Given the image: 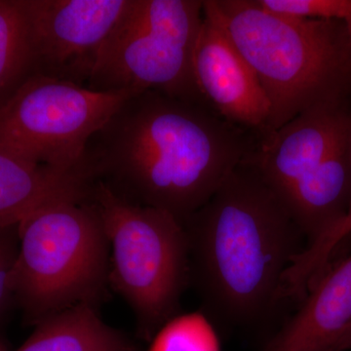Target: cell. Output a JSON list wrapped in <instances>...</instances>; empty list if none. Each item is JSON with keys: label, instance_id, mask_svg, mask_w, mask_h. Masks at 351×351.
Segmentation results:
<instances>
[{"label": "cell", "instance_id": "cell-18", "mask_svg": "<svg viewBox=\"0 0 351 351\" xmlns=\"http://www.w3.org/2000/svg\"><path fill=\"white\" fill-rule=\"evenodd\" d=\"M351 350V325L339 337L338 341L334 346L332 351H350Z\"/></svg>", "mask_w": 351, "mask_h": 351}, {"label": "cell", "instance_id": "cell-1", "mask_svg": "<svg viewBox=\"0 0 351 351\" xmlns=\"http://www.w3.org/2000/svg\"><path fill=\"white\" fill-rule=\"evenodd\" d=\"M255 142L204 104L145 91L92 136L82 166L122 199L162 210L184 226Z\"/></svg>", "mask_w": 351, "mask_h": 351}, {"label": "cell", "instance_id": "cell-10", "mask_svg": "<svg viewBox=\"0 0 351 351\" xmlns=\"http://www.w3.org/2000/svg\"><path fill=\"white\" fill-rule=\"evenodd\" d=\"M351 325V254L313 284L292 317L258 351H332Z\"/></svg>", "mask_w": 351, "mask_h": 351}, {"label": "cell", "instance_id": "cell-12", "mask_svg": "<svg viewBox=\"0 0 351 351\" xmlns=\"http://www.w3.org/2000/svg\"><path fill=\"white\" fill-rule=\"evenodd\" d=\"M18 351H138L101 320L93 304H77L36 324Z\"/></svg>", "mask_w": 351, "mask_h": 351}, {"label": "cell", "instance_id": "cell-6", "mask_svg": "<svg viewBox=\"0 0 351 351\" xmlns=\"http://www.w3.org/2000/svg\"><path fill=\"white\" fill-rule=\"evenodd\" d=\"M202 21L203 0H130L101 46L86 87L156 91L204 104L193 68Z\"/></svg>", "mask_w": 351, "mask_h": 351}, {"label": "cell", "instance_id": "cell-9", "mask_svg": "<svg viewBox=\"0 0 351 351\" xmlns=\"http://www.w3.org/2000/svg\"><path fill=\"white\" fill-rule=\"evenodd\" d=\"M193 68L198 93L208 108L255 135L267 130L269 101L255 71L225 31L205 14Z\"/></svg>", "mask_w": 351, "mask_h": 351}, {"label": "cell", "instance_id": "cell-16", "mask_svg": "<svg viewBox=\"0 0 351 351\" xmlns=\"http://www.w3.org/2000/svg\"><path fill=\"white\" fill-rule=\"evenodd\" d=\"M18 225L0 230V309L13 294V274L17 260Z\"/></svg>", "mask_w": 351, "mask_h": 351}, {"label": "cell", "instance_id": "cell-19", "mask_svg": "<svg viewBox=\"0 0 351 351\" xmlns=\"http://www.w3.org/2000/svg\"><path fill=\"white\" fill-rule=\"evenodd\" d=\"M345 23L346 25V29H348V36H350V38L351 40V13L350 15L348 16V18H346Z\"/></svg>", "mask_w": 351, "mask_h": 351}, {"label": "cell", "instance_id": "cell-7", "mask_svg": "<svg viewBox=\"0 0 351 351\" xmlns=\"http://www.w3.org/2000/svg\"><path fill=\"white\" fill-rule=\"evenodd\" d=\"M136 94L34 75L0 108V149L36 165L78 169L92 136Z\"/></svg>", "mask_w": 351, "mask_h": 351}, {"label": "cell", "instance_id": "cell-13", "mask_svg": "<svg viewBox=\"0 0 351 351\" xmlns=\"http://www.w3.org/2000/svg\"><path fill=\"white\" fill-rule=\"evenodd\" d=\"M36 75L29 22L21 0H0V108Z\"/></svg>", "mask_w": 351, "mask_h": 351}, {"label": "cell", "instance_id": "cell-5", "mask_svg": "<svg viewBox=\"0 0 351 351\" xmlns=\"http://www.w3.org/2000/svg\"><path fill=\"white\" fill-rule=\"evenodd\" d=\"M93 199L110 243V283L152 339L176 315L191 281L188 234L175 217L122 199L95 182Z\"/></svg>", "mask_w": 351, "mask_h": 351}, {"label": "cell", "instance_id": "cell-4", "mask_svg": "<svg viewBox=\"0 0 351 351\" xmlns=\"http://www.w3.org/2000/svg\"><path fill=\"white\" fill-rule=\"evenodd\" d=\"M18 239L13 295L29 322L100 302L110 282V249L93 199L39 208L20 221Z\"/></svg>", "mask_w": 351, "mask_h": 351}, {"label": "cell", "instance_id": "cell-17", "mask_svg": "<svg viewBox=\"0 0 351 351\" xmlns=\"http://www.w3.org/2000/svg\"><path fill=\"white\" fill-rule=\"evenodd\" d=\"M350 235L351 216H348L328 234V241L332 246H339Z\"/></svg>", "mask_w": 351, "mask_h": 351}, {"label": "cell", "instance_id": "cell-11", "mask_svg": "<svg viewBox=\"0 0 351 351\" xmlns=\"http://www.w3.org/2000/svg\"><path fill=\"white\" fill-rule=\"evenodd\" d=\"M95 182L82 167L36 165L0 149V230L19 225L39 208L61 201H89Z\"/></svg>", "mask_w": 351, "mask_h": 351}, {"label": "cell", "instance_id": "cell-2", "mask_svg": "<svg viewBox=\"0 0 351 351\" xmlns=\"http://www.w3.org/2000/svg\"><path fill=\"white\" fill-rule=\"evenodd\" d=\"M184 226L191 280L210 319L256 327L287 301L284 277L306 237L248 163L242 161Z\"/></svg>", "mask_w": 351, "mask_h": 351}, {"label": "cell", "instance_id": "cell-15", "mask_svg": "<svg viewBox=\"0 0 351 351\" xmlns=\"http://www.w3.org/2000/svg\"><path fill=\"white\" fill-rule=\"evenodd\" d=\"M263 10L298 19L346 21L351 0H256Z\"/></svg>", "mask_w": 351, "mask_h": 351}, {"label": "cell", "instance_id": "cell-20", "mask_svg": "<svg viewBox=\"0 0 351 351\" xmlns=\"http://www.w3.org/2000/svg\"><path fill=\"white\" fill-rule=\"evenodd\" d=\"M348 216H351V201H350V210H348V216H346V217H348ZM346 218H345V219H346Z\"/></svg>", "mask_w": 351, "mask_h": 351}, {"label": "cell", "instance_id": "cell-14", "mask_svg": "<svg viewBox=\"0 0 351 351\" xmlns=\"http://www.w3.org/2000/svg\"><path fill=\"white\" fill-rule=\"evenodd\" d=\"M149 351H221L211 319L203 313L176 315L152 338Z\"/></svg>", "mask_w": 351, "mask_h": 351}, {"label": "cell", "instance_id": "cell-8", "mask_svg": "<svg viewBox=\"0 0 351 351\" xmlns=\"http://www.w3.org/2000/svg\"><path fill=\"white\" fill-rule=\"evenodd\" d=\"M36 75L86 87L106 39L130 0H21Z\"/></svg>", "mask_w": 351, "mask_h": 351}, {"label": "cell", "instance_id": "cell-3", "mask_svg": "<svg viewBox=\"0 0 351 351\" xmlns=\"http://www.w3.org/2000/svg\"><path fill=\"white\" fill-rule=\"evenodd\" d=\"M203 14L255 71L270 105L265 132L307 110L348 104L351 40L345 21L285 17L263 10L256 0H203Z\"/></svg>", "mask_w": 351, "mask_h": 351}]
</instances>
